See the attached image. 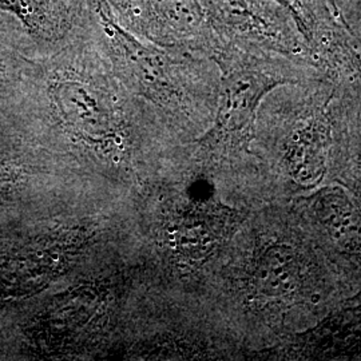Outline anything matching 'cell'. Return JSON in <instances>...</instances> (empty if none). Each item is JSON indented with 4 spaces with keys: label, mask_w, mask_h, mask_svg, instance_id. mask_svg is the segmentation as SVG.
I'll return each mask as SVG.
<instances>
[{
    "label": "cell",
    "mask_w": 361,
    "mask_h": 361,
    "mask_svg": "<svg viewBox=\"0 0 361 361\" xmlns=\"http://www.w3.org/2000/svg\"><path fill=\"white\" fill-rule=\"evenodd\" d=\"M292 15L298 31L312 49L340 20L341 13L335 0H271Z\"/></svg>",
    "instance_id": "obj_9"
},
{
    "label": "cell",
    "mask_w": 361,
    "mask_h": 361,
    "mask_svg": "<svg viewBox=\"0 0 361 361\" xmlns=\"http://www.w3.org/2000/svg\"><path fill=\"white\" fill-rule=\"evenodd\" d=\"M345 23L361 39V0H335Z\"/></svg>",
    "instance_id": "obj_11"
},
{
    "label": "cell",
    "mask_w": 361,
    "mask_h": 361,
    "mask_svg": "<svg viewBox=\"0 0 361 361\" xmlns=\"http://www.w3.org/2000/svg\"><path fill=\"white\" fill-rule=\"evenodd\" d=\"M219 37L313 63L292 15L271 0H200Z\"/></svg>",
    "instance_id": "obj_5"
},
{
    "label": "cell",
    "mask_w": 361,
    "mask_h": 361,
    "mask_svg": "<svg viewBox=\"0 0 361 361\" xmlns=\"http://www.w3.org/2000/svg\"><path fill=\"white\" fill-rule=\"evenodd\" d=\"M316 90L300 92L279 106L276 116L284 129L285 165L297 183L312 186L325 173L335 129L337 91L319 78Z\"/></svg>",
    "instance_id": "obj_4"
},
{
    "label": "cell",
    "mask_w": 361,
    "mask_h": 361,
    "mask_svg": "<svg viewBox=\"0 0 361 361\" xmlns=\"http://www.w3.org/2000/svg\"><path fill=\"white\" fill-rule=\"evenodd\" d=\"M116 22L143 42L210 59L219 37L200 0H106Z\"/></svg>",
    "instance_id": "obj_3"
},
{
    "label": "cell",
    "mask_w": 361,
    "mask_h": 361,
    "mask_svg": "<svg viewBox=\"0 0 361 361\" xmlns=\"http://www.w3.org/2000/svg\"><path fill=\"white\" fill-rule=\"evenodd\" d=\"M34 51L38 50L23 26L11 15L0 11V68L10 62H25Z\"/></svg>",
    "instance_id": "obj_10"
},
{
    "label": "cell",
    "mask_w": 361,
    "mask_h": 361,
    "mask_svg": "<svg viewBox=\"0 0 361 361\" xmlns=\"http://www.w3.org/2000/svg\"><path fill=\"white\" fill-rule=\"evenodd\" d=\"M313 212L336 244L361 250V213L343 189L325 188L313 198Z\"/></svg>",
    "instance_id": "obj_7"
},
{
    "label": "cell",
    "mask_w": 361,
    "mask_h": 361,
    "mask_svg": "<svg viewBox=\"0 0 361 361\" xmlns=\"http://www.w3.org/2000/svg\"><path fill=\"white\" fill-rule=\"evenodd\" d=\"M95 38L116 71L157 104L205 116L217 102L219 82L207 56L143 42L116 22L106 0H89Z\"/></svg>",
    "instance_id": "obj_1"
},
{
    "label": "cell",
    "mask_w": 361,
    "mask_h": 361,
    "mask_svg": "<svg viewBox=\"0 0 361 361\" xmlns=\"http://www.w3.org/2000/svg\"><path fill=\"white\" fill-rule=\"evenodd\" d=\"M304 271L302 259L293 247L273 246L262 259L261 286L269 296L286 298L300 290Z\"/></svg>",
    "instance_id": "obj_8"
},
{
    "label": "cell",
    "mask_w": 361,
    "mask_h": 361,
    "mask_svg": "<svg viewBox=\"0 0 361 361\" xmlns=\"http://www.w3.org/2000/svg\"><path fill=\"white\" fill-rule=\"evenodd\" d=\"M87 10L89 0H0V11L13 16L42 52L65 43L82 25Z\"/></svg>",
    "instance_id": "obj_6"
},
{
    "label": "cell",
    "mask_w": 361,
    "mask_h": 361,
    "mask_svg": "<svg viewBox=\"0 0 361 361\" xmlns=\"http://www.w3.org/2000/svg\"><path fill=\"white\" fill-rule=\"evenodd\" d=\"M221 71L217 113L209 141L243 146L252 138L264 97L280 85H300L320 77L316 66L277 52L224 40L210 55Z\"/></svg>",
    "instance_id": "obj_2"
}]
</instances>
